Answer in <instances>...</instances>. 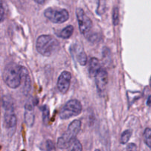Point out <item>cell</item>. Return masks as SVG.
<instances>
[{"mask_svg": "<svg viewBox=\"0 0 151 151\" xmlns=\"http://www.w3.org/2000/svg\"><path fill=\"white\" fill-rule=\"evenodd\" d=\"M1 105L4 109V127L8 134H13L17 125V118L15 114L14 105L11 97L6 95L1 99Z\"/></svg>", "mask_w": 151, "mask_h": 151, "instance_id": "cell-1", "label": "cell"}, {"mask_svg": "<svg viewBox=\"0 0 151 151\" xmlns=\"http://www.w3.org/2000/svg\"><path fill=\"white\" fill-rule=\"evenodd\" d=\"M59 42L50 35H40L36 41V50L43 56L50 57L59 50Z\"/></svg>", "mask_w": 151, "mask_h": 151, "instance_id": "cell-2", "label": "cell"}, {"mask_svg": "<svg viewBox=\"0 0 151 151\" xmlns=\"http://www.w3.org/2000/svg\"><path fill=\"white\" fill-rule=\"evenodd\" d=\"M19 66L16 63H9L4 67L2 78L4 83L10 88H17L21 85Z\"/></svg>", "mask_w": 151, "mask_h": 151, "instance_id": "cell-3", "label": "cell"}, {"mask_svg": "<svg viewBox=\"0 0 151 151\" xmlns=\"http://www.w3.org/2000/svg\"><path fill=\"white\" fill-rule=\"evenodd\" d=\"M81 128V122L78 119L72 121L64 134L58 139L57 145L59 149H66L71 146Z\"/></svg>", "mask_w": 151, "mask_h": 151, "instance_id": "cell-4", "label": "cell"}, {"mask_svg": "<svg viewBox=\"0 0 151 151\" xmlns=\"http://www.w3.org/2000/svg\"><path fill=\"white\" fill-rule=\"evenodd\" d=\"M82 112V105L79 100L73 99L68 101L60 110L59 116L61 119H68L78 116Z\"/></svg>", "mask_w": 151, "mask_h": 151, "instance_id": "cell-5", "label": "cell"}, {"mask_svg": "<svg viewBox=\"0 0 151 151\" xmlns=\"http://www.w3.org/2000/svg\"><path fill=\"white\" fill-rule=\"evenodd\" d=\"M44 16L55 24H62L69 18V12L66 9H55L48 7L44 10Z\"/></svg>", "mask_w": 151, "mask_h": 151, "instance_id": "cell-6", "label": "cell"}, {"mask_svg": "<svg viewBox=\"0 0 151 151\" xmlns=\"http://www.w3.org/2000/svg\"><path fill=\"white\" fill-rule=\"evenodd\" d=\"M76 16L80 31L83 35L86 37L90 33V31L92 28V22L82 8L77 9Z\"/></svg>", "mask_w": 151, "mask_h": 151, "instance_id": "cell-7", "label": "cell"}, {"mask_svg": "<svg viewBox=\"0 0 151 151\" xmlns=\"http://www.w3.org/2000/svg\"><path fill=\"white\" fill-rule=\"evenodd\" d=\"M94 78H95V83L96 86H97V91L101 95H103V94H105L106 87H107L108 81H109L108 72H106V69L101 68L97 72V73L96 74Z\"/></svg>", "mask_w": 151, "mask_h": 151, "instance_id": "cell-8", "label": "cell"}, {"mask_svg": "<svg viewBox=\"0 0 151 151\" xmlns=\"http://www.w3.org/2000/svg\"><path fill=\"white\" fill-rule=\"evenodd\" d=\"M21 77V84H22V92L24 95H28L32 88V82L27 69L23 66H19Z\"/></svg>", "mask_w": 151, "mask_h": 151, "instance_id": "cell-9", "label": "cell"}, {"mask_svg": "<svg viewBox=\"0 0 151 151\" xmlns=\"http://www.w3.org/2000/svg\"><path fill=\"white\" fill-rule=\"evenodd\" d=\"M35 103L32 98L29 99L27 101L24 106V121L28 127H32L35 122Z\"/></svg>", "mask_w": 151, "mask_h": 151, "instance_id": "cell-10", "label": "cell"}, {"mask_svg": "<svg viewBox=\"0 0 151 151\" xmlns=\"http://www.w3.org/2000/svg\"><path fill=\"white\" fill-rule=\"evenodd\" d=\"M72 79V75L67 71H63L58 79L57 86L60 92L62 94H66L69 90Z\"/></svg>", "mask_w": 151, "mask_h": 151, "instance_id": "cell-11", "label": "cell"}, {"mask_svg": "<svg viewBox=\"0 0 151 151\" xmlns=\"http://www.w3.org/2000/svg\"><path fill=\"white\" fill-rule=\"evenodd\" d=\"M74 52H75V58L78 63L81 66H86L87 63V55L83 48L81 45H75Z\"/></svg>", "mask_w": 151, "mask_h": 151, "instance_id": "cell-12", "label": "cell"}, {"mask_svg": "<svg viewBox=\"0 0 151 151\" xmlns=\"http://www.w3.org/2000/svg\"><path fill=\"white\" fill-rule=\"evenodd\" d=\"M101 66L99 60L96 58H91L88 65V74L91 77H94L100 69Z\"/></svg>", "mask_w": 151, "mask_h": 151, "instance_id": "cell-13", "label": "cell"}, {"mask_svg": "<svg viewBox=\"0 0 151 151\" xmlns=\"http://www.w3.org/2000/svg\"><path fill=\"white\" fill-rule=\"evenodd\" d=\"M73 32L74 27L72 25H69V26H66V27H64L61 30L56 32V35L60 38L67 39V38H69L72 36V35L73 34Z\"/></svg>", "mask_w": 151, "mask_h": 151, "instance_id": "cell-14", "label": "cell"}, {"mask_svg": "<svg viewBox=\"0 0 151 151\" xmlns=\"http://www.w3.org/2000/svg\"><path fill=\"white\" fill-rule=\"evenodd\" d=\"M132 136V131L130 129L125 130L123 131L120 137V143L122 145H125L128 142Z\"/></svg>", "mask_w": 151, "mask_h": 151, "instance_id": "cell-15", "label": "cell"}, {"mask_svg": "<svg viewBox=\"0 0 151 151\" xmlns=\"http://www.w3.org/2000/svg\"><path fill=\"white\" fill-rule=\"evenodd\" d=\"M106 11V0H98V5L96 12L99 16H102Z\"/></svg>", "mask_w": 151, "mask_h": 151, "instance_id": "cell-16", "label": "cell"}, {"mask_svg": "<svg viewBox=\"0 0 151 151\" xmlns=\"http://www.w3.org/2000/svg\"><path fill=\"white\" fill-rule=\"evenodd\" d=\"M143 138H144V141L146 145L151 149V128H147L145 130L144 134H143Z\"/></svg>", "mask_w": 151, "mask_h": 151, "instance_id": "cell-17", "label": "cell"}, {"mask_svg": "<svg viewBox=\"0 0 151 151\" xmlns=\"http://www.w3.org/2000/svg\"><path fill=\"white\" fill-rule=\"evenodd\" d=\"M40 109L42 111V116H43V120L45 124L48 123L49 118H50V109L49 107L47 105H44V106H41L40 108Z\"/></svg>", "mask_w": 151, "mask_h": 151, "instance_id": "cell-18", "label": "cell"}, {"mask_svg": "<svg viewBox=\"0 0 151 151\" xmlns=\"http://www.w3.org/2000/svg\"><path fill=\"white\" fill-rule=\"evenodd\" d=\"M119 9L117 7H114L113 9V13H112V20H113L114 25H117L119 24Z\"/></svg>", "mask_w": 151, "mask_h": 151, "instance_id": "cell-19", "label": "cell"}, {"mask_svg": "<svg viewBox=\"0 0 151 151\" xmlns=\"http://www.w3.org/2000/svg\"><path fill=\"white\" fill-rule=\"evenodd\" d=\"M71 145H72V147H71L70 151H82L83 150L82 145H81V143L80 142L79 140L75 139Z\"/></svg>", "mask_w": 151, "mask_h": 151, "instance_id": "cell-20", "label": "cell"}, {"mask_svg": "<svg viewBox=\"0 0 151 151\" xmlns=\"http://www.w3.org/2000/svg\"><path fill=\"white\" fill-rule=\"evenodd\" d=\"M86 38H88V41H91L92 43L98 42L100 39V36L98 33H92V34H88L86 37Z\"/></svg>", "mask_w": 151, "mask_h": 151, "instance_id": "cell-21", "label": "cell"}, {"mask_svg": "<svg viewBox=\"0 0 151 151\" xmlns=\"http://www.w3.org/2000/svg\"><path fill=\"white\" fill-rule=\"evenodd\" d=\"M46 148H47V151H56L55 143L50 139L47 140L46 142Z\"/></svg>", "mask_w": 151, "mask_h": 151, "instance_id": "cell-22", "label": "cell"}, {"mask_svg": "<svg viewBox=\"0 0 151 151\" xmlns=\"http://www.w3.org/2000/svg\"><path fill=\"white\" fill-rule=\"evenodd\" d=\"M4 19V9L3 6L2 0H0V23L3 22Z\"/></svg>", "mask_w": 151, "mask_h": 151, "instance_id": "cell-23", "label": "cell"}, {"mask_svg": "<svg viewBox=\"0 0 151 151\" xmlns=\"http://www.w3.org/2000/svg\"><path fill=\"white\" fill-rule=\"evenodd\" d=\"M125 151H137V147L134 143H130L128 145Z\"/></svg>", "mask_w": 151, "mask_h": 151, "instance_id": "cell-24", "label": "cell"}, {"mask_svg": "<svg viewBox=\"0 0 151 151\" xmlns=\"http://www.w3.org/2000/svg\"><path fill=\"white\" fill-rule=\"evenodd\" d=\"M46 0H35V1L36 3H38V4H43L44 2H45Z\"/></svg>", "mask_w": 151, "mask_h": 151, "instance_id": "cell-25", "label": "cell"}, {"mask_svg": "<svg viewBox=\"0 0 151 151\" xmlns=\"http://www.w3.org/2000/svg\"><path fill=\"white\" fill-rule=\"evenodd\" d=\"M147 105L148 106H151V95L149 96L148 99L147 100Z\"/></svg>", "mask_w": 151, "mask_h": 151, "instance_id": "cell-26", "label": "cell"}, {"mask_svg": "<svg viewBox=\"0 0 151 151\" xmlns=\"http://www.w3.org/2000/svg\"><path fill=\"white\" fill-rule=\"evenodd\" d=\"M1 99L0 97V114H1Z\"/></svg>", "mask_w": 151, "mask_h": 151, "instance_id": "cell-27", "label": "cell"}, {"mask_svg": "<svg viewBox=\"0 0 151 151\" xmlns=\"http://www.w3.org/2000/svg\"><path fill=\"white\" fill-rule=\"evenodd\" d=\"M94 151H100V150H98V149H97V150H95Z\"/></svg>", "mask_w": 151, "mask_h": 151, "instance_id": "cell-28", "label": "cell"}, {"mask_svg": "<svg viewBox=\"0 0 151 151\" xmlns=\"http://www.w3.org/2000/svg\"><path fill=\"white\" fill-rule=\"evenodd\" d=\"M150 87H151V78H150Z\"/></svg>", "mask_w": 151, "mask_h": 151, "instance_id": "cell-29", "label": "cell"}]
</instances>
